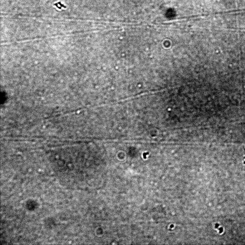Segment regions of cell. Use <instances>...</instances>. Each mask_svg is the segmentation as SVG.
Instances as JSON below:
<instances>
[{"instance_id":"1","label":"cell","mask_w":245,"mask_h":245,"mask_svg":"<svg viewBox=\"0 0 245 245\" xmlns=\"http://www.w3.org/2000/svg\"><path fill=\"white\" fill-rule=\"evenodd\" d=\"M23 205L24 210L30 213L37 212L40 207V204L38 200L32 197L26 199Z\"/></svg>"},{"instance_id":"2","label":"cell","mask_w":245,"mask_h":245,"mask_svg":"<svg viewBox=\"0 0 245 245\" xmlns=\"http://www.w3.org/2000/svg\"><path fill=\"white\" fill-rule=\"evenodd\" d=\"M57 221L55 217L53 216H48L44 219L43 221V226L44 228L48 230L54 229L58 226Z\"/></svg>"},{"instance_id":"3","label":"cell","mask_w":245,"mask_h":245,"mask_svg":"<svg viewBox=\"0 0 245 245\" xmlns=\"http://www.w3.org/2000/svg\"><path fill=\"white\" fill-rule=\"evenodd\" d=\"M58 4H59V5H60V6L61 7H64V8H66V6H64V5H63V4H61V2H59V3H58Z\"/></svg>"},{"instance_id":"4","label":"cell","mask_w":245,"mask_h":245,"mask_svg":"<svg viewBox=\"0 0 245 245\" xmlns=\"http://www.w3.org/2000/svg\"><path fill=\"white\" fill-rule=\"evenodd\" d=\"M54 5L56 6L57 7V8H58L59 9H61V7H59L58 6V3H56V4H54Z\"/></svg>"},{"instance_id":"5","label":"cell","mask_w":245,"mask_h":245,"mask_svg":"<svg viewBox=\"0 0 245 245\" xmlns=\"http://www.w3.org/2000/svg\"><path fill=\"white\" fill-rule=\"evenodd\" d=\"M244 164H245V161L244 162Z\"/></svg>"},{"instance_id":"6","label":"cell","mask_w":245,"mask_h":245,"mask_svg":"<svg viewBox=\"0 0 245 245\" xmlns=\"http://www.w3.org/2000/svg\"><path fill=\"white\" fill-rule=\"evenodd\" d=\"M244 158H245V157H244Z\"/></svg>"}]
</instances>
